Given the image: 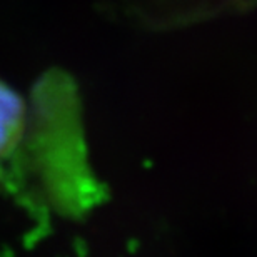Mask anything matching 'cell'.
<instances>
[{"label":"cell","mask_w":257,"mask_h":257,"mask_svg":"<svg viewBox=\"0 0 257 257\" xmlns=\"http://www.w3.org/2000/svg\"><path fill=\"white\" fill-rule=\"evenodd\" d=\"M24 124V104L20 97L0 82V159L12 151Z\"/></svg>","instance_id":"1"}]
</instances>
